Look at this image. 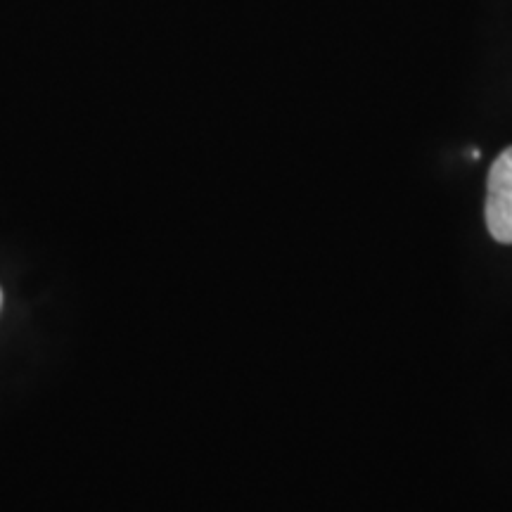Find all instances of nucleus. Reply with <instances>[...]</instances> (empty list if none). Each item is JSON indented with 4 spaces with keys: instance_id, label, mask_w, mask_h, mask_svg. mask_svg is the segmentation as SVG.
<instances>
[{
    "instance_id": "1",
    "label": "nucleus",
    "mask_w": 512,
    "mask_h": 512,
    "mask_svg": "<svg viewBox=\"0 0 512 512\" xmlns=\"http://www.w3.org/2000/svg\"><path fill=\"white\" fill-rule=\"evenodd\" d=\"M486 226L496 242L512 245V147L491 164L486 183Z\"/></svg>"
},
{
    "instance_id": "2",
    "label": "nucleus",
    "mask_w": 512,
    "mask_h": 512,
    "mask_svg": "<svg viewBox=\"0 0 512 512\" xmlns=\"http://www.w3.org/2000/svg\"><path fill=\"white\" fill-rule=\"evenodd\" d=\"M0 304H3V292H0Z\"/></svg>"
}]
</instances>
